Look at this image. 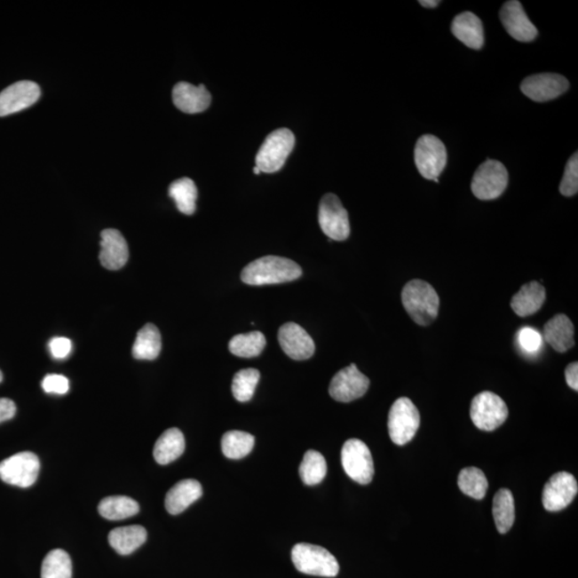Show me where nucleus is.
<instances>
[{"mask_svg": "<svg viewBox=\"0 0 578 578\" xmlns=\"http://www.w3.org/2000/svg\"><path fill=\"white\" fill-rule=\"evenodd\" d=\"M420 414L408 398L395 400L389 411L388 430L395 445L404 446L414 439L420 428Z\"/></svg>", "mask_w": 578, "mask_h": 578, "instance_id": "obj_5", "label": "nucleus"}, {"mask_svg": "<svg viewBox=\"0 0 578 578\" xmlns=\"http://www.w3.org/2000/svg\"><path fill=\"white\" fill-rule=\"evenodd\" d=\"M566 380L567 385L573 390L577 392L578 390V363L573 362L566 367Z\"/></svg>", "mask_w": 578, "mask_h": 578, "instance_id": "obj_41", "label": "nucleus"}, {"mask_svg": "<svg viewBox=\"0 0 578 578\" xmlns=\"http://www.w3.org/2000/svg\"><path fill=\"white\" fill-rule=\"evenodd\" d=\"M458 487L461 491L473 499L486 497L488 481L484 472L476 467L464 468L458 476Z\"/></svg>", "mask_w": 578, "mask_h": 578, "instance_id": "obj_33", "label": "nucleus"}, {"mask_svg": "<svg viewBox=\"0 0 578 578\" xmlns=\"http://www.w3.org/2000/svg\"><path fill=\"white\" fill-rule=\"evenodd\" d=\"M495 525L500 534H507L515 520L513 494L508 488H502L495 495L493 502Z\"/></svg>", "mask_w": 578, "mask_h": 578, "instance_id": "obj_27", "label": "nucleus"}, {"mask_svg": "<svg viewBox=\"0 0 578 578\" xmlns=\"http://www.w3.org/2000/svg\"><path fill=\"white\" fill-rule=\"evenodd\" d=\"M299 475L306 486L313 487L324 480L327 475V463L320 452H305L299 467Z\"/></svg>", "mask_w": 578, "mask_h": 578, "instance_id": "obj_32", "label": "nucleus"}, {"mask_svg": "<svg viewBox=\"0 0 578 578\" xmlns=\"http://www.w3.org/2000/svg\"><path fill=\"white\" fill-rule=\"evenodd\" d=\"M253 171H254V174H257V175H259L260 173H262V171L259 170L257 166H255Z\"/></svg>", "mask_w": 578, "mask_h": 578, "instance_id": "obj_43", "label": "nucleus"}, {"mask_svg": "<svg viewBox=\"0 0 578 578\" xmlns=\"http://www.w3.org/2000/svg\"><path fill=\"white\" fill-rule=\"evenodd\" d=\"M569 90V82L565 76L556 73H541L528 76L520 84L525 96L535 102L554 100Z\"/></svg>", "mask_w": 578, "mask_h": 578, "instance_id": "obj_13", "label": "nucleus"}, {"mask_svg": "<svg viewBox=\"0 0 578 578\" xmlns=\"http://www.w3.org/2000/svg\"><path fill=\"white\" fill-rule=\"evenodd\" d=\"M519 342L524 351L528 352H535L542 346V336L540 332L534 329V328L526 327L520 330L519 335Z\"/></svg>", "mask_w": 578, "mask_h": 578, "instance_id": "obj_37", "label": "nucleus"}, {"mask_svg": "<svg viewBox=\"0 0 578 578\" xmlns=\"http://www.w3.org/2000/svg\"><path fill=\"white\" fill-rule=\"evenodd\" d=\"M98 511L108 520H121L137 515L139 506L134 499L127 496H111L102 500Z\"/></svg>", "mask_w": 578, "mask_h": 578, "instance_id": "obj_28", "label": "nucleus"}, {"mask_svg": "<svg viewBox=\"0 0 578 578\" xmlns=\"http://www.w3.org/2000/svg\"><path fill=\"white\" fill-rule=\"evenodd\" d=\"M296 569L306 575L336 577L340 566L329 550L321 546L299 543L291 550Z\"/></svg>", "mask_w": 578, "mask_h": 578, "instance_id": "obj_3", "label": "nucleus"}, {"mask_svg": "<svg viewBox=\"0 0 578 578\" xmlns=\"http://www.w3.org/2000/svg\"><path fill=\"white\" fill-rule=\"evenodd\" d=\"M508 34L520 43H531L538 36V29L525 13L523 4L518 0L504 3L499 13Z\"/></svg>", "mask_w": 578, "mask_h": 578, "instance_id": "obj_17", "label": "nucleus"}, {"mask_svg": "<svg viewBox=\"0 0 578 578\" xmlns=\"http://www.w3.org/2000/svg\"><path fill=\"white\" fill-rule=\"evenodd\" d=\"M415 163L425 179L439 178L447 165L446 146L434 135H424L416 145Z\"/></svg>", "mask_w": 578, "mask_h": 578, "instance_id": "obj_9", "label": "nucleus"}, {"mask_svg": "<svg viewBox=\"0 0 578 578\" xmlns=\"http://www.w3.org/2000/svg\"><path fill=\"white\" fill-rule=\"evenodd\" d=\"M258 369L246 368L236 373L233 379L232 392L238 402H249L253 398L259 382Z\"/></svg>", "mask_w": 578, "mask_h": 578, "instance_id": "obj_35", "label": "nucleus"}, {"mask_svg": "<svg viewBox=\"0 0 578 578\" xmlns=\"http://www.w3.org/2000/svg\"><path fill=\"white\" fill-rule=\"evenodd\" d=\"M254 436L241 431H229L222 437L223 455L231 460H241L253 450Z\"/></svg>", "mask_w": 578, "mask_h": 578, "instance_id": "obj_31", "label": "nucleus"}, {"mask_svg": "<svg viewBox=\"0 0 578 578\" xmlns=\"http://www.w3.org/2000/svg\"><path fill=\"white\" fill-rule=\"evenodd\" d=\"M452 34L468 48L480 50L484 44V31L481 20L471 12H463L455 18L451 26Z\"/></svg>", "mask_w": 578, "mask_h": 578, "instance_id": "obj_22", "label": "nucleus"}, {"mask_svg": "<svg viewBox=\"0 0 578 578\" xmlns=\"http://www.w3.org/2000/svg\"><path fill=\"white\" fill-rule=\"evenodd\" d=\"M295 147V137L289 129H279L265 138L257 154V166L262 173L272 174L283 168Z\"/></svg>", "mask_w": 578, "mask_h": 578, "instance_id": "obj_4", "label": "nucleus"}, {"mask_svg": "<svg viewBox=\"0 0 578 578\" xmlns=\"http://www.w3.org/2000/svg\"><path fill=\"white\" fill-rule=\"evenodd\" d=\"M40 472V461L33 452H20L0 463V479L10 486L30 487Z\"/></svg>", "mask_w": 578, "mask_h": 578, "instance_id": "obj_11", "label": "nucleus"}, {"mask_svg": "<svg viewBox=\"0 0 578 578\" xmlns=\"http://www.w3.org/2000/svg\"><path fill=\"white\" fill-rule=\"evenodd\" d=\"M509 174L502 162L487 160L479 166L471 181V191L477 199L493 201L506 191Z\"/></svg>", "mask_w": 578, "mask_h": 578, "instance_id": "obj_6", "label": "nucleus"}, {"mask_svg": "<svg viewBox=\"0 0 578 578\" xmlns=\"http://www.w3.org/2000/svg\"><path fill=\"white\" fill-rule=\"evenodd\" d=\"M186 449V440L181 431L176 428L165 431L155 442L154 460L160 465H168L182 455Z\"/></svg>", "mask_w": 578, "mask_h": 578, "instance_id": "obj_25", "label": "nucleus"}, {"mask_svg": "<svg viewBox=\"0 0 578 578\" xmlns=\"http://www.w3.org/2000/svg\"><path fill=\"white\" fill-rule=\"evenodd\" d=\"M169 195L184 215L191 216L195 212L197 187L192 179L181 178L174 181L169 187Z\"/></svg>", "mask_w": 578, "mask_h": 578, "instance_id": "obj_29", "label": "nucleus"}, {"mask_svg": "<svg viewBox=\"0 0 578 578\" xmlns=\"http://www.w3.org/2000/svg\"><path fill=\"white\" fill-rule=\"evenodd\" d=\"M49 351L51 355L59 360L66 359L72 352V342L67 337H53L49 343Z\"/></svg>", "mask_w": 578, "mask_h": 578, "instance_id": "obj_39", "label": "nucleus"}, {"mask_svg": "<svg viewBox=\"0 0 578 578\" xmlns=\"http://www.w3.org/2000/svg\"><path fill=\"white\" fill-rule=\"evenodd\" d=\"M39 85L31 81H20L0 92V117L19 113L39 100Z\"/></svg>", "mask_w": 578, "mask_h": 578, "instance_id": "obj_16", "label": "nucleus"}, {"mask_svg": "<svg viewBox=\"0 0 578 578\" xmlns=\"http://www.w3.org/2000/svg\"><path fill=\"white\" fill-rule=\"evenodd\" d=\"M508 406L499 395L484 392L473 398L471 418L479 430L492 432L508 419Z\"/></svg>", "mask_w": 578, "mask_h": 578, "instance_id": "obj_7", "label": "nucleus"}, {"mask_svg": "<svg viewBox=\"0 0 578 578\" xmlns=\"http://www.w3.org/2000/svg\"><path fill=\"white\" fill-rule=\"evenodd\" d=\"M577 493L578 486L574 476L566 471L556 473L545 484L543 506L550 512H559L571 504Z\"/></svg>", "mask_w": 578, "mask_h": 578, "instance_id": "obj_14", "label": "nucleus"}, {"mask_svg": "<svg viewBox=\"0 0 578 578\" xmlns=\"http://www.w3.org/2000/svg\"><path fill=\"white\" fill-rule=\"evenodd\" d=\"M15 413H17V406H15L13 400L0 399V424L12 419Z\"/></svg>", "mask_w": 578, "mask_h": 578, "instance_id": "obj_40", "label": "nucleus"}, {"mask_svg": "<svg viewBox=\"0 0 578 578\" xmlns=\"http://www.w3.org/2000/svg\"><path fill=\"white\" fill-rule=\"evenodd\" d=\"M402 304L416 325L426 327L433 322L439 312V296L428 282L411 280L402 290Z\"/></svg>", "mask_w": 578, "mask_h": 578, "instance_id": "obj_2", "label": "nucleus"}, {"mask_svg": "<svg viewBox=\"0 0 578 578\" xmlns=\"http://www.w3.org/2000/svg\"><path fill=\"white\" fill-rule=\"evenodd\" d=\"M3 379H4V375H3L2 371H0V383L3 382Z\"/></svg>", "mask_w": 578, "mask_h": 578, "instance_id": "obj_44", "label": "nucleus"}, {"mask_svg": "<svg viewBox=\"0 0 578 578\" xmlns=\"http://www.w3.org/2000/svg\"><path fill=\"white\" fill-rule=\"evenodd\" d=\"M559 191L566 197L574 196L578 191V154L575 153L567 161L564 178H562Z\"/></svg>", "mask_w": 578, "mask_h": 578, "instance_id": "obj_36", "label": "nucleus"}, {"mask_svg": "<svg viewBox=\"0 0 578 578\" xmlns=\"http://www.w3.org/2000/svg\"><path fill=\"white\" fill-rule=\"evenodd\" d=\"M543 337L556 352H566L575 345L574 326L565 314H557L546 322Z\"/></svg>", "mask_w": 578, "mask_h": 578, "instance_id": "obj_20", "label": "nucleus"}, {"mask_svg": "<svg viewBox=\"0 0 578 578\" xmlns=\"http://www.w3.org/2000/svg\"><path fill=\"white\" fill-rule=\"evenodd\" d=\"M319 222L321 231L330 241H344L351 235L348 212L340 199L332 193L326 194L321 201Z\"/></svg>", "mask_w": 578, "mask_h": 578, "instance_id": "obj_10", "label": "nucleus"}, {"mask_svg": "<svg viewBox=\"0 0 578 578\" xmlns=\"http://www.w3.org/2000/svg\"><path fill=\"white\" fill-rule=\"evenodd\" d=\"M147 539V531L142 526H127L113 529L108 534V542L119 555L132 554Z\"/></svg>", "mask_w": 578, "mask_h": 578, "instance_id": "obj_24", "label": "nucleus"}, {"mask_svg": "<svg viewBox=\"0 0 578 578\" xmlns=\"http://www.w3.org/2000/svg\"><path fill=\"white\" fill-rule=\"evenodd\" d=\"M278 337L281 348L294 360H306L314 355L313 338L296 322H286L281 327Z\"/></svg>", "mask_w": 578, "mask_h": 578, "instance_id": "obj_15", "label": "nucleus"}, {"mask_svg": "<svg viewBox=\"0 0 578 578\" xmlns=\"http://www.w3.org/2000/svg\"><path fill=\"white\" fill-rule=\"evenodd\" d=\"M546 299V290L539 282L525 284L519 293L513 296L511 307L514 313L519 317H527L541 310Z\"/></svg>", "mask_w": 578, "mask_h": 578, "instance_id": "obj_23", "label": "nucleus"}, {"mask_svg": "<svg viewBox=\"0 0 578 578\" xmlns=\"http://www.w3.org/2000/svg\"><path fill=\"white\" fill-rule=\"evenodd\" d=\"M344 471L352 480L367 486L374 477V462L368 447L360 439H352L344 444L341 452Z\"/></svg>", "mask_w": 578, "mask_h": 578, "instance_id": "obj_8", "label": "nucleus"}, {"mask_svg": "<svg viewBox=\"0 0 578 578\" xmlns=\"http://www.w3.org/2000/svg\"><path fill=\"white\" fill-rule=\"evenodd\" d=\"M41 578H72V561L69 554L54 550L45 556Z\"/></svg>", "mask_w": 578, "mask_h": 578, "instance_id": "obj_34", "label": "nucleus"}, {"mask_svg": "<svg viewBox=\"0 0 578 578\" xmlns=\"http://www.w3.org/2000/svg\"><path fill=\"white\" fill-rule=\"evenodd\" d=\"M302 275L300 265L294 260L280 257H265L249 263L242 270L243 283L253 286L288 283Z\"/></svg>", "mask_w": 578, "mask_h": 578, "instance_id": "obj_1", "label": "nucleus"}, {"mask_svg": "<svg viewBox=\"0 0 578 578\" xmlns=\"http://www.w3.org/2000/svg\"><path fill=\"white\" fill-rule=\"evenodd\" d=\"M265 347V337L259 331L235 336L228 343L229 352L241 358L257 357L263 352Z\"/></svg>", "mask_w": 578, "mask_h": 578, "instance_id": "obj_30", "label": "nucleus"}, {"mask_svg": "<svg viewBox=\"0 0 578 578\" xmlns=\"http://www.w3.org/2000/svg\"><path fill=\"white\" fill-rule=\"evenodd\" d=\"M99 258L103 267L108 270H119L127 264L128 243L117 229L107 228L101 233V251Z\"/></svg>", "mask_w": 578, "mask_h": 578, "instance_id": "obj_18", "label": "nucleus"}, {"mask_svg": "<svg viewBox=\"0 0 578 578\" xmlns=\"http://www.w3.org/2000/svg\"><path fill=\"white\" fill-rule=\"evenodd\" d=\"M419 3L422 7L425 8H436L440 4V2H436V0H421Z\"/></svg>", "mask_w": 578, "mask_h": 578, "instance_id": "obj_42", "label": "nucleus"}, {"mask_svg": "<svg viewBox=\"0 0 578 578\" xmlns=\"http://www.w3.org/2000/svg\"><path fill=\"white\" fill-rule=\"evenodd\" d=\"M162 348V338L154 324H147L138 333L132 347V355L138 360H154Z\"/></svg>", "mask_w": 578, "mask_h": 578, "instance_id": "obj_26", "label": "nucleus"}, {"mask_svg": "<svg viewBox=\"0 0 578 578\" xmlns=\"http://www.w3.org/2000/svg\"><path fill=\"white\" fill-rule=\"evenodd\" d=\"M202 495L201 483L186 479L171 487L165 497V508L171 515L180 514L199 500Z\"/></svg>", "mask_w": 578, "mask_h": 578, "instance_id": "obj_21", "label": "nucleus"}, {"mask_svg": "<svg viewBox=\"0 0 578 578\" xmlns=\"http://www.w3.org/2000/svg\"><path fill=\"white\" fill-rule=\"evenodd\" d=\"M43 388L46 393L66 394L70 384L67 377L59 374H51L43 380Z\"/></svg>", "mask_w": 578, "mask_h": 578, "instance_id": "obj_38", "label": "nucleus"}, {"mask_svg": "<svg viewBox=\"0 0 578 578\" xmlns=\"http://www.w3.org/2000/svg\"><path fill=\"white\" fill-rule=\"evenodd\" d=\"M173 101L181 112L199 114L210 107L211 95L204 85L194 86L180 82L174 87Z\"/></svg>", "mask_w": 578, "mask_h": 578, "instance_id": "obj_19", "label": "nucleus"}, {"mask_svg": "<svg viewBox=\"0 0 578 578\" xmlns=\"http://www.w3.org/2000/svg\"><path fill=\"white\" fill-rule=\"evenodd\" d=\"M368 387L369 379L352 363L335 375L330 383L329 393L337 402L350 403L362 398Z\"/></svg>", "mask_w": 578, "mask_h": 578, "instance_id": "obj_12", "label": "nucleus"}]
</instances>
